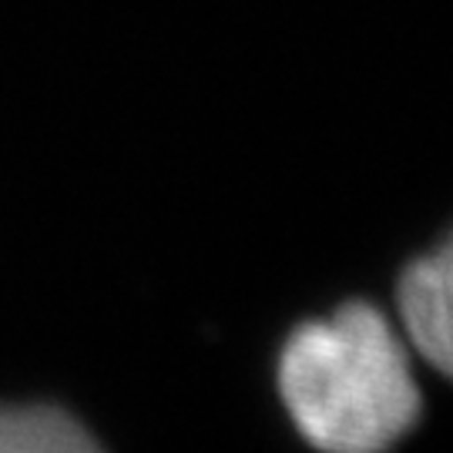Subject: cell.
Returning a JSON list of instances; mask_svg holds the SVG:
<instances>
[{
	"mask_svg": "<svg viewBox=\"0 0 453 453\" xmlns=\"http://www.w3.org/2000/svg\"><path fill=\"white\" fill-rule=\"evenodd\" d=\"M450 245L440 242L410 262L396 286L400 336L437 372L450 370Z\"/></svg>",
	"mask_w": 453,
	"mask_h": 453,
	"instance_id": "2",
	"label": "cell"
},
{
	"mask_svg": "<svg viewBox=\"0 0 453 453\" xmlns=\"http://www.w3.org/2000/svg\"><path fill=\"white\" fill-rule=\"evenodd\" d=\"M279 396L319 453H387L423 413L410 346L366 303L292 333L279 357Z\"/></svg>",
	"mask_w": 453,
	"mask_h": 453,
	"instance_id": "1",
	"label": "cell"
},
{
	"mask_svg": "<svg viewBox=\"0 0 453 453\" xmlns=\"http://www.w3.org/2000/svg\"><path fill=\"white\" fill-rule=\"evenodd\" d=\"M0 453H108L67 410L48 403H0Z\"/></svg>",
	"mask_w": 453,
	"mask_h": 453,
	"instance_id": "3",
	"label": "cell"
}]
</instances>
